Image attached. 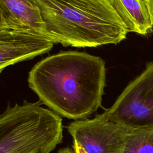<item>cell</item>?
<instances>
[{"instance_id": "2", "label": "cell", "mask_w": 153, "mask_h": 153, "mask_svg": "<svg viewBox=\"0 0 153 153\" xmlns=\"http://www.w3.org/2000/svg\"><path fill=\"white\" fill-rule=\"evenodd\" d=\"M46 34L74 47L117 44L128 30L109 0H35Z\"/></svg>"}, {"instance_id": "8", "label": "cell", "mask_w": 153, "mask_h": 153, "mask_svg": "<svg viewBox=\"0 0 153 153\" xmlns=\"http://www.w3.org/2000/svg\"><path fill=\"white\" fill-rule=\"evenodd\" d=\"M109 2L128 32L145 35L152 31L153 23L143 0H109Z\"/></svg>"}, {"instance_id": "1", "label": "cell", "mask_w": 153, "mask_h": 153, "mask_svg": "<svg viewBox=\"0 0 153 153\" xmlns=\"http://www.w3.org/2000/svg\"><path fill=\"white\" fill-rule=\"evenodd\" d=\"M27 82L39 100L61 117L87 118L102 106L105 62L85 52L60 51L36 63Z\"/></svg>"}, {"instance_id": "4", "label": "cell", "mask_w": 153, "mask_h": 153, "mask_svg": "<svg viewBox=\"0 0 153 153\" xmlns=\"http://www.w3.org/2000/svg\"><path fill=\"white\" fill-rule=\"evenodd\" d=\"M100 114L127 128L153 127V62L148 63L113 105Z\"/></svg>"}, {"instance_id": "5", "label": "cell", "mask_w": 153, "mask_h": 153, "mask_svg": "<svg viewBox=\"0 0 153 153\" xmlns=\"http://www.w3.org/2000/svg\"><path fill=\"white\" fill-rule=\"evenodd\" d=\"M67 129L88 153H122L127 128L97 114L92 119L74 120Z\"/></svg>"}, {"instance_id": "10", "label": "cell", "mask_w": 153, "mask_h": 153, "mask_svg": "<svg viewBox=\"0 0 153 153\" xmlns=\"http://www.w3.org/2000/svg\"><path fill=\"white\" fill-rule=\"evenodd\" d=\"M146 4L153 23V0H147Z\"/></svg>"}, {"instance_id": "9", "label": "cell", "mask_w": 153, "mask_h": 153, "mask_svg": "<svg viewBox=\"0 0 153 153\" xmlns=\"http://www.w3.org/2000/svg\"><path fill=\"white\" fill-rule=\"evenodd\" d=\"M75 153H88L77 142L73 140V146Z\"/></svg>"}, {"instance_id": "3", "label": "cell", "mask_w": 153, "mask_h": 153, "mask_svg": "<svg viewBox=\"0 0 153 153\" xmlns=\"http://www.w3.org/2000/svg\"><path fill=\"white\" fill-rule=\"evenodd\" d=\"M42 105H7L0 115V153H50L63 142L62 117Z\"/></svg>"}, {"instance_id": "7", "label": "cell", "mask_w": 153, "mask_h": 153, "mask_svg": "<svg viewBox=\"0 0 153 153\" xmlns=\"http://www.w3.org/2000/svg\"><path fill=\"white\" fill-rule=\"evenodd\" d=\"M0 29L27 30L46 34L35 0H0Z\"/></svg>"}, {"instance_id": "6", "label": "cell", "mask_w": 153, "mask_h": 153, "mask_svg": "<svg viewBox=\"0 0 153 153\" xmlns=\"http://www.w3.org/2000/svg\"><path fill=\"white\" fill-rule=\"evenodd\" d=\"M54 44L42 33L0 29V72L8 66L49 52Z\"/></svg>"}, {"instance_id": "11", "label": "cell", "mask_w": 153, "mask_h": 153, "mask_svg": "<svg viewBox=\"0 0 153 153\" xmlns=\"http://www.w3.org/2000/svg\"><path fill=\"white\" fill-rule=\"evenodd\" d=\"M57 153H75L74 148H71L69 146L60 148Z\"/></svg>"}, {"instance_id": "12", "label": "cell", "mask_w": 153, "mask_h": 153, "mask_svg": "<svg viewBox=\"0 0 153 153\" xmlns=\"http://www.w3.org/2000/svg\"><path fill=\"white\" fill-rule=\"evenodd\" d=\"M143 1H144L146 2V4L147 3V0H143ZM146 5H147V4H146Z\"/></svg>"}]
</instances>
